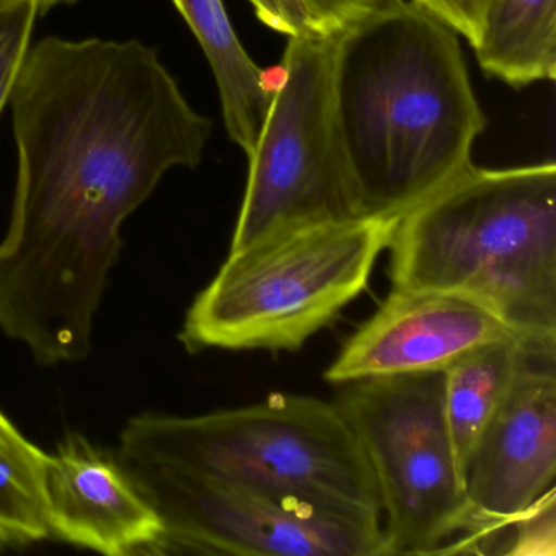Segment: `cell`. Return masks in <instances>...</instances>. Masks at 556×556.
<instances>
[{
    "label": "cell",
    "instance_id": "obj_14",
    "mask_svg": "<svg viewBox=\"0 0 556 556\" xmlns=\"http://www.w3.org/2000/svg\"><path fill=\"white\" fill-rule=\"evenodd\" d=\"M523 337L496 341L444 370V413L462 475L509 393L519 367Z\"/></svg>",
    "mask_w": 556,
    "mask_h": 556
},
{
    "label": "cell",
    "instance_id": "obj_22",
    "mask_svg": "<svg viewBox=\"0 0 556 556\" xmlns=\"http://www.w3.org/2000/svg\"><path fill=\"white\" fill-rule=\"evenodd\" d=\"M5 546H8V543H5L4 539H2V536H0V552H2V549L5 548Z\"/></svg>",
    "mask_w": 556,
    "mask_h": 556
},
{
    "label": "cell",
    "instance_id": "obj_13",
    "mask_svg": "<svg viewBox=\"0 0 556 556\" xmlns=\"http://www.w3.org/2000/svg\"><path fill=\"white\" fill-rule=\"evenodd\" d=\"M486 76L514 89L556 77V0H486L473 47Z\"/></svg>",
    "mask_w": 556,
    "mask_h": 556
},
{
    "label": "cell",
    "instance_id": "obj_15",
    "mask_svg": "<svg viewBox=\"0 0 556 556\" xmlns=\"http://www.w3.org/2000/svg\"><path fill=\"white\" fill-rule=\"evenodd\" d=\"M47 452L28 441L0 409V536L8 546L50 536L43 496Z\"/></svg>",
    "mask_w": 556,
    "mask_h": 556
},
{
    "label": "cell",
    "instance_id": "obj_2",
    "mask_svg": "<svg viewBox=\"0 0 556 556\" xmlns=\"http://www.w3.org/2000/svg\"><path fill=\"white\" fill-rule=\"evenodd\" d=\"M330 116L359 217H400L471 165L486 119L458 34L416 0H380L333 37Z\"/></svg>",
    "mask_w": 556,
    "mask_h": 556
},
{
    "label": "cell",
    "instance_id": "obj_19",
    "mask_svg": "<svg viewBox=\"0 0 556 556\" xmlns=\"http://www.w3.org/2000/svg\"><path fill=\"white\" fill-rule=\"evenodd\" d=\"M473 47L486 0H416Z\"/></svg>",
    "mask_w": 556,
    "mask_h": 556
},
{
    "label": "cell",
    "instance_id": "obj_3",
    "mask_svg": "<svg viewBox=\"0 0 556 556\" xmlns=\"http://www.w3.org/2000/svg\"><path fill=\"white\" fill-rule=\"evenodd\" d=\"M393 289L460 292L517 334L556 341V165L473 164L400 217Z\"/></svg>",
    "mask_w": 556,
    "mask_h": 556
},
{
    "label": "cell",
    "instance_id": "obj_7",
    "mask_svg": "<svg viewBox=\"0 0 556 556\" xmlns=\"http://www.w3.org/2000/svg\"><path fill=\"white\" fill-rule=\"evenodd\" d=\"M333 37L289 38L281 64L268 73L271 102L249 155V181L230 250L289 227L359 217L331 129Z\"/></svg>",
    "mask_w": 556,
    "mask_h": 556
},
{
    "label": "cell",
    "instance_id": "obj_20",
    "mask_svg": "<svg viewBox=\"0 0 556 556\" xmlns=\"http://www.w3.org/2000/svg\"><path fill=\"white\" fill-rule=\"evenodd\" d=\"M315 2L324 9L328 17L333 18L343 28L380 0H315Z\"/></svg>",
    "mask_w": 556,
    "mask_h": 556
},
{
    "label": "cell",
    "instance_id": "obj_8",
    "mask_svg": "<svg viewBox=\"0 0 556 556\" xmlns=\"http://www.w3.org/2000/svg\"><path fill=\"white\" fill-rule=\"evenodd\" d=\"M122 460L161 516L155 555L389 556L382 520Z\"/></svg>",
    "mask_w": 556,
    "mask_h": 556
},
{
    "label": "cell",
    "instance_id": "obj_4",
    "mask_svg": "<svg viewBox=\"0 0 556 556\" xmlns=\"http://www.w3.org/2000/svg\"><path fill=\"white\" fill-rule=\"evenodd\" d=\"M119 457L382 520L369 462L334 402L271 393L256 405L200 416L142 413Z\"/></svg>",
    "mask_w": 556,
    "mask_h": 556
},
{
    "label": "cell",
    "instance_id": "obj_18",
    "mask_svg": "<svg viewBox=\"0 0 556 556\" xmlns=\"http://www.w3.org/2000/svg\"><path fill=\"white\" fill-rule=\"evenodd\" d=\"M555 491H552L510 526L516 530L507 555H555Z\"/></svg>",
    "mask_w": 556,
    "mask_h": 556
},
{
    "label": "cell",
    "instance_id": "obj_21",
    "mask_svg": "<svg viewBox=\"0 0 556 556\" xmlns=\"http://www.w3.org/2000/svg\"><path fill=\"white\" fill-rule=\"evenodd\" d=\"M24 2H35L40 5L41 14L56 8L60 4H73L76 0H0V11L14 8V5L24 4Z\"/></svg>",
    "mask_w": 556,
    "mask_h": 556
},
{
    "label": "cell",
    "instance_id": "obj_5",
    "mask_svg": "<svg viewBox=\"0 0 556 556\" xmlns=\"http://www.w3.org/2000/svg\"><path fill=\"white\" fill-rule=\"evenodd\" d=\"M396 217L289 227L230 250L198 295L180 340L190 351H298L369 285Z\"/></svg>",
    "mask_w": 556,
    "mask_h": 556
},
{
    "label": "cell",
    "instance_id": "obj_16",
    "mask_svg": "<svg viewBox=\"0 0 556 556\" xmlns=\"http://www.w3.org/2000/svg\"><path fill=\"white\" fill-rule=\"evenodd\" d=\"M40 15V5L35 2H24L0 11V113L11 100Z\"/></svg>",
    "mask_w": 556,
    "mask_h": 556
},
{
    "label": "cell",
    "instance_id": "obj_17",
    "mask_svg": "<svg viewBox=\"0 0 556 556\" xmlns=\"http://www.w3.org/2000/svg\"><path fill=\"white\" fill-rule=\"evenodd\" d=\"M262 24L291 37L328 38L341 30L315 0H249Z\"/></svg>",
    "mask_w": 556,
    "mask_h": 556
},
{
    "label": "cell",
    "instance_id": "obj_10",
    "mask_svg": "<svg viewBox=\"0 0 556 556\" xmlns=\"http://www.w3.org/2000/svg\"><path fill=\"white\" fill-rule=\"evenodd\" d=\"M520 337L467 294L393 289L325 370L331 383L445 370L473 351Z\"/></svg>",
    "mask_w": 556,
    "mask_h": 556
},
{
    "label": "cell",
    "instance_id": "obj_11",
    "mask_svg": "<svg viewBox=\"0 0 556 556\" xmlns=\"http://www.w3.org/2000/svg\"><path fill=\"white\" fill-rule=\"evenodd\" d=\"M50 535L103 555H155L164 526L122 457L67 434L43 465Z\"/></svg>",
    "mask_w": 556,
    "mask_h": 556
},
{
    "label": "cell",
    "instance_id": "obj_9",
    "mask_svg": "<svg viewBox=\"0 0 556 556\" xmlns=\"http://www.w3.org/2000/svg\"><path fill=\"white\" fill-rule=\"evenodd\" d=\"M556 478V341L523 338L503 405L467 470L468 520L451 553H488L546 494Z\"/></svg>",
    "mask_w": 556,
    "mask_h": 556
},
{
    "label": "cell",
    "instance_id": "obj_1",
    "mask_svg": "<svg viewBox=\"0 0 556 556\" xmlns=\"http://www.w3.org/2000/svg\"><path fill=\"white\" fill-rule=\"evenodd\" d=\"M18 174L0 242V330L43 366L92 350L125 220L213 123L141 41L45 38L12 89Z\"/></svg>",
    "mask_w": 556,
    "mask_h": 556
},
{
    "label": "cell",
    "instance_id": "obj_12",
    "mask_svg": "<svg viewBox=\"0 0 556 556\" xmlns=\"http://www.w3.org/2000/svg\"><path fill=\"white\" fill-rule=\"evenodd\" d=\"M207 58L229 138L252 154L271 102V79L240 43L224 0H172Z\"/></svg>",
    "mask_w": 556,
    "mask_h": 556
},
{
    "label": "cell",
    "instance_id": "obj_6",
    "mask_svg": "<svg viewBox=\"0 0 556 556\" xmlns=\"http://www.w3.org/2000/svg\"><path fill=\"white\" fill-rule=\"evenodd\" d=\"M338 396L369 462L389 556L451 553L467 491L444 413V370L357 380Z\"/></svg>",
    "mask_w": 556,
    "mask_h": 556
}]
</instances>
